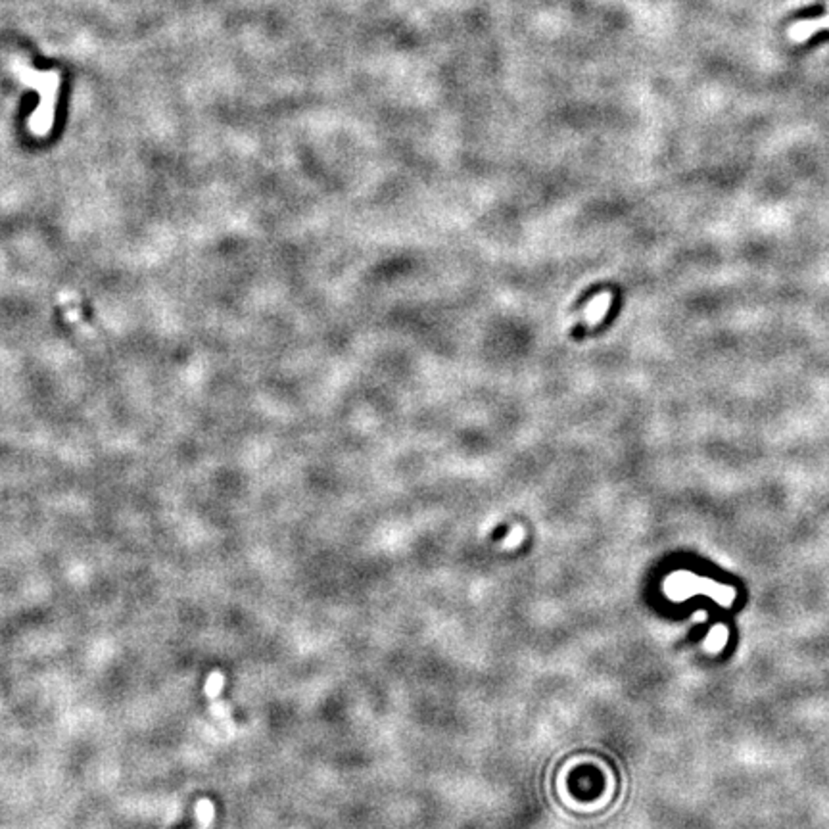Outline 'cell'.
Segmentation results:
<instances>
[{"instance_id":"cell-4","label":"cell","mask_w":829,"mask_h":829,"mask_svg":"<svg viewBox=\"0 0 829 829\" xmlns=\"http://www.w3.org/2000/svg\"><path fill=\"white\" fill-rule=\"evenodd\" d=\"M522 538H524V530L517 526L513 530V534L509 536V540H505L503 545H505V547H515V545H518V543L522 542Z\"/></svg>"},{"instance_id":"cell-3","label":"cell","mask_w":829,"mask_h":829,"mask_svg":"<svg viewBox=\"0 0 829 829\" xmlns=\"http://www.w3.org/2000/svg\"><path fill=\"white\" fill-rule=\"evenodd\" d=\"M196 810H198V818L204 826H207V823L211 821V818H214V806H211L209 800H200Z\"/></svg>"},{"instance_id":"cell-2","label":"cell","mask_w":829,"mask_h":829,"mask_svg":"<svg viewBox=\"0 0 829 829\" xmlns=\"http://www.w3.org/2000/svg\"><path fill=\"white\" fill-rule=\"evenodd\" d=\"M221 687H223V676H221V672H211L206 684L207 697H209V699H216L217 695H219V691H221Z\"/></svg>"},{"instance_id":"cell-1","label":"cell","mask_w":829,"mask_h":829,"mask_svg":"<svg viewBox=\"0 0 829 829\" xmlns=\"http://www.w3.org/2000/svg\"><path fill=\"white\" fill-rule=\"evenodd\" d=\"M820 29H829V10L828 14L820 17V19H805V22H797V24L791 25L789 37L793 42H805L806 39H810Z\"/></svg>"}]
</instances>
